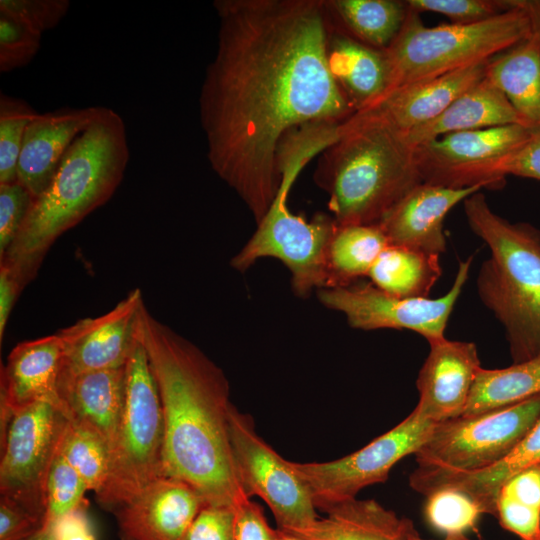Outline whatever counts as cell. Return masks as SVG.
I'll list each match as a JSON object with an SVG mask.
<instances>
[{
  "label": "cell",
  "instance_id": "2",
  "mask_svg": "<svg viewBox=\"0 0 540 540\" xmlns=\"http://www.w3.org/2000/svg\"><path fill=\"white\" fill-rule=\"evenodd\" d=\"M138 336L156 380L164 418L163 474L195 488L207 504L236 508L248 500L234 466L230 386L196 345L154 318L145 305Z\"/></svg>",
  "mask_w": 540,
  "mask_h": 540
},
{
  "label": "cell",
  "instance_id": "10",
  "mask_svg": "<svg viewBox=\"0 0 540 540\" xmlns=\"http://www.w3.org/2000/svg\"><path fill=\"white\" fill-rule=\"evenodd\" d=\"M229 434L236 475L247 498L258 496L271 509L277 528L296 533L318 518L311 492L282 458L256 432L251 416L234 405L229 413Z\"/></svg>",
  "mask_w": 540,
  "mask_h": 540
},
{
  "label": "cell",
  "instance_id": "6",
  "mask_svg": "<svg viewBox=\"0 0 540 540\" xmlns=\"http://www.w3.org/2000/svg\"><path fill=\"white\" fill-rule=\"evenodd\" d=\"M510 3L508 11L469 25L426 26L420 14L408 7L401 31L385 50L390 82L384 96L398 88L487 61L527 38L531 34L529 18L513 0Z\"/></svg>",
  "mask_w": 540,
  "mask_h": 540
},
{
  "label": "cell",
  "instance_id": "44",
  "mask_svg": "<svg viewBox=\"0 0 540 540\" xmlns=\"http://www.w3.org/2000/svg\"><path fill=\"white\" fill-rule=\"evenodd\" d=\"M277 529L267 522L263 508L248 499L235 508L234 540H276Z\"/></svg>",
  "mask_w": 540,
  "mask_h": 540
},
{
  "label": "cell",
  "instance_id": "38",
  "mask_svg": "<svg viewBox=\"0 0 540 540\" xmlns=\"http://www.w3.org/2000/svg\"><path fill=\"white\" fill-rule=\"evenodd\" d=\"M34 198L20 183L0 184V257L18 236Z\"/></svg>",
  "mask_w": 540,
  "mask_h": 540
},
{
  "label": "cell",
  "instance_id": "23",
  "mask_svg": "<svg viewBox=\"0 0 540 540\" xmlns=\"http://www.w3.org/2000/svg\"><path fill=\"white\" fill-rule=\"evenodd\" d=\"M540 465V417L513 448L497 463L472 472L436 473L415 469L409 485L427 496L444 487L461 490L472 497L484 514L495 516V503L500 487L513 475Z\"/></svg>",
  "mask_w": 540,
  "mask_h": 540
},
{
  "label": "cell",
  "instance_id": "13",
  "mask_svg": "<svg viewBox=\"0 0 540 540\" xmlns=\"http://www.w3.org/2000/svg\"><path fill=\"white\" fill-rule=\"evenodd\" d=\"M67 418L36 402L14 413L0 439V494L45 519V484Z\"/></svg>",
  "mask_w": 540,
  "mask_h": 540
},
{
  "label": "cell",
  "instance_id": "32",
  "mask_svg": "<svg viewBox=\"0 0 540 540\" xmlns=\"http://www.w3.org/2000/svg\"><path fill=\"white\" fill-rule=\"evenodd\" d=\"M58 450L79 473L88 490L99 494L103 489L110 464V447L97 433L67 420Z\"/></svg>",
  "mask_w": 540,
  "mask_h": 540
},
{
  "label": "cell",
  "instance_id": "37",
  "mask_svg": "<svg viewBox=\"0 0 540 540\" xmlns=\"http://www.w3.org/2000/svg\"><path fill=\"white\" fill-rule=\"evenodd\" d=\"M417 12L444 15L452 24L469 25L492 19L512 6L510 0H406Z\"/></svg>",
  "mask_w": 540,
  "mask_h": 540
},
{
  "label": "cell",
  "instance_id": "15",
  "mask_svg": "<svg viewBox=\"0 0 540 540\" xmlns=\"http://www.w3.org/2000/svg\"><path fill=\"white\" fill-rule=\"evenodd\" d=\"M143 306L142 292L136 288L107 313L58 331L63 348L60 377L126 366Z\"/></svg>",
  "mask_w": 540,
  "mask_h": 540
},
{
  "label": "cell",
  "instance_id": "49",
  "mask_svg": "<svg viewBox=\"0 0 540 540\" xmlns=\"http://www.w3.org/2000/svg\"><path fill=\"white\" fill-rule=\"evenodd\" d=\"M408 540H427V539L422 538L417 532V530L415 529L409 535ZM443 540H472V539H469L465 535H457V536H446L445 539Z\"/></svg>",
  "mask_w": 540,
  "mask_h": 540
},
{
  "label": "cell",
  "instance_id": "51",
  "mask_svg": "<svg viewBox=\"0 0 540 540\" xmlns=\"http://www.w3.org/2000/svg\"><path fill=\"white\" fill-rule=\"evenodd\" d=\"M31 540H52L51 530L48 526H44L43 529L37 533Z\"/></svg>",
  "mask_w": 540,
  "mask_h": 540
},
{
  "label": "cell",
  "instance_id": "30",
  "mask_svg": "<svg viewBox=\"0 0 540 540\" xmlns=\"http://www.w3.org/2000/svg\"><path fill=\"white\" fill-rule=\"evenodd\" d=\"M388 245L378 224L337 225L328 250L327 288L348 286L367 276Z\"/></svg>",
  "mask_w": 540,
  "mask_h": 540
},
{
  "label": "cell",
  "instance_id": "39",
  "mask_svg": "<svg viewBox=\"0 0 540 540\" xmlns=\"http://www.w3.org/2000/svg\"><path fill=\"white\" fill-rule=\"evenodd\" d=\"M68 0H0V11L43 34L55 28L66 16Z\"/></svg>",
  "mask_w": 540,
  "mask_h": 540
},
{
  "label": "cell",
  "instance_id": "27",
  "mask_svg": "<svg viewBox=\"0 0 540 540\" xmlns=\"http://www.w3.org/2000/svg\"><path fill=\"white\" fill-rule=\"evenodd\" d=\"M485 78L511 103L523 124L540 129V37L531 32L524 40L486 63Z\"/></svg>",
  "mask_w": 540,
  "mask_h": 540
},
{
  "label": "cell",
  "instance_id": "5",
  "mask_svg": "<svg viewBox=\"0 0 540 540\" xmlns=\"http://www.w3.org/2000/svg\"><path fill=\"white\" fill-rule=\"evenodd\" d=\"M467 223L490 249L478 295L505 329L513 363L540 355V231L496 214L480 191L463 201Z\"/></svg>",
  "mask_w": 540,
  "mask_h": 540
},
{
  "label": "cell",
  "instance_id": "17",
  "mask_svg": "<svg viewBox=\"0 0 540 540\" xmlns=\"http://www.w3.org/2000/svg\"><path fill=\"white\" fill-rule=\"evenodd\" d=\"M429 346L416 381L419 401L413 411L438 424L463 414L481 364L472 342L444 337Z\"/></svg>",
  "mask_w": 540,
  "mask_h": 540
},
{
  "label": "cell",
  "instance_id": "29",
  "mask_svg": "<svg viewBox=\"0 0 540 540\" xmlns=\"http://www.w3.org/2000/svg\"><path fill=\"white\" fill-rule=\"evenodd\" d=\"M333 21L352 37L386 50L398 36L408 14L406 1L326 0Z\"/></svg>",
  "mask_w": 540,
  "mask_h": 540
},
{
  "label": "cell",
  "instance_id": "45",
  "mask_svg": "<svg viewBox=\"0 0 540 540\" xmlns=\"http://www.w3.org/2000/svg\"><path fill=\"white\" fill-rule=\"evenodd\" d=\"M497 497L540 512V465L513 475L500 487Z\"/></svg>",
  "mask_w": 540,
  "mask_h": 540
},
{
  "label": "cell",
  "instance_id": "22",
  "mask_svg": "<svg viewBox=\"0 0 540 540\" xmlns=\"http://www.w3.org/2000/svg\"><path fill=\"white\" fill-rule=\"evenodd\" d=\"M58 392L66 418L97 433L110 450L126 399V366L60 377Z\"/></svg>",
  "mask_w": 540,
  "mask_h": 540
},
{
  "label": "cell",
  "instance_id": "8",
  "mask_svg": "<svg viewBox=\"0 0 540 540\" xmlns=\"http://www.w3.org/2000/svg\"><path fill=\"white\" fill-rule=\"evenodd\" d=\"M292 185L288 181L280 183L256 231L230 264L244 272L261 258L278 259L291 274L294 294L306 298L328 286V250L337 224L326 214H316L311 220L294 214L288 206Z\"/></svg>",
  "mask_w": 540,
  "mask_h": 540
},
{
  "label": "cell",
  "instance_id": "4",
  "mask_svg": "<svg viewBox=\"0 0 540 540\" xmlns=\"http://www.w3.org/2000/svg\"><path fill=\"white\" fill-rule=\"evenodd\" d=\"M314 180L339 226L377 224L422 182L407 134L366 111L339 125L337 139L320 153Z\"/></svg>",
  "mask_w": 540,
  "mask_h": 540
},
{
  "label": "cell",
  "instance_id": "35",
  "mask_svg": "<svg viewBox=\"0 0 540 540\" xmlns=\"http://www.w3.org/2000/svg\"><path fill=\"white\" fill-rule=\"evenodd\" d=\"M88 488L79 473L57 449L45 484V525H51L87 503Z\"/></svg>",
  "mask_w": 540,
  "mask_h": 540
},
{
  "label": "cell",
  "instance_id": "26",
  "mask_svg": "<svg viewBox=\"0 0 540 540\" xmlns=\"http://www.w3.org/2000/svg\"><path fill=\"white\" fill-rule=\"evenodd\" d=\"M513 124L525 126L506 96L484 78L437 118L413 129L407 137L413 146H418L450 133Z\"/></svg>",
  "mask_w": 540,
  "mask_h": 540
},
{
  "label": "cell",
  "instance_id": "18",
  "mask_svg": "<svg viewBox=\"0 0 540 540\" xmlns=\"http://www.w3.org/2000/svg\"><path fill=\"white\" fill-rule=\"evenodd\" d=\"M205 504L188 483L162 476L112 512L120 540H180Z\"/></svg>",
  "mask_w": 540,
  "mask_h": 540
},
{
  "label": "cell",
  "instance_id": "42",
  "mask_svg": "<svg viewBox=\"0 0 540 540\" xmlns=\"http://www.w3.org/2000/svg\"><path fill=\"white\" fill-rule=\"evenodd\" d=\"M44 517L0 496V540H31L44 527Z\"/></svg>",
  "mask_w": 540,
  "mask_h": 540
},
{
  "label": "cell",
  "instance_id": "46",
  "mask_svg": "<svg viewBox=\"0 0 540 540\" xmlns=\"http://www.w3.org/2000/svg\"><path fill=\"white\" fill-rule=\"evenodd\" d=\"M48 526L52 540H98L93 523L87 513V503L79 506Z\"/></svg>",
  "mask_w": 540,
  "mask_h": 540
},
{
  "label": "cell",
  "instance_id": "36",
  "mask_svg": "<svg viewBox=\"0 0 540 540\" xmlns=\"http://www.w3.org/2000/svg\"><path fill=\"white\" fill-rule=\"evenodd\" d=\"M42 34L23 21L0 11V71L28 65L39 51Z\"/></svg>",
  "mask_w": 540,
  "mask_h": 540
},
{
  "label": "cell",
  "instance_id": "31",
  "mask_svg": "<svg viewBox=\"0 0 540 540\" xmlns=\"http://www.w3.org/2000/svg\"><path fill=\"white\" fill-rule=\"evenodd\" d=\"M537 395H540V355L502 369L481 367L462 415L487 412Z\"/></svg>",
  "mask_w": 540,
  "mask_h": 540
},
{
  "label": "cell",
  "instance_id": "1",
  "mask_svg": "<svg viewBox=\"0 0 540 540\" xmlns=\"http://www.w3.org/2000/svg\"><path fill=\"white\" fill-rule=\"evenodd\" d=\"M217 48L199 97L207 158L258 223L276 198L283 142L354 109L329 66L326 0H216Z\"/></svg>",
  "mask_w": 540,
  "mask_h": 540
},
{
  "label": "cell",
  "instance_id": "24",
  "mask_svg": "<svg viewBox=\"0 0 540 540\" xmlns=\"http://www.w3.org/2000/svg\"><path fill=\"white\" fill-rule=\"evenodd\" d=\"M330 19L327 44L330 70L356 113L374 105L387 92L388 58L385 50L362 43L340 28L331 16Z\"/></svg>",
  "mask_w": 540,
  "mask_h": 540
},
{
  "label": "cell",
  "instance_id": "43",
  "mask_svg": "<svg viewBox=\"0 0 540 540\" xmlns=\"http://www.w3.org/2000/svg\"><path fill=\"white\" fill-rule=\"evenodd\" d=\"M495 517L505 530L521 540H540V512L497 497Z\"/></svg>",
  "mask_w": 540,
  "mask_h": 540
},
{
  "label": "cell",
  "instance_id": "41",
  "mask_svg": "<svg viewBox=\"0 0 540 540\" xmlns=\"http://www.w3.org/2000/svg\"><path fill=\"white\" fill-rule=\"evenodd\" d=\"M235 508L205 504L180 540H234Z\"/></svg>",
  "mask_w": 540,
  "mask_h": 540
},
{
  "label": "cell",
  "instance_id": "11",
  "mask_svg": "<svg viewBox=\"0 0 540 540\" xmlns=\"http://www.w3.org/2000/svg\"><path fill=\"white\" fill-rule=\"evenodd\" d=\"M435 425L412 411L394 428L354 453L328 462H291V466L308 486L315 507L323 511L356 498L365 487L385 482L393 466L415 454Z\"/></svg>",
  "mask_w": 540,
  "mask_h": 540
},
{
  "label": "cell",
  "instance_id": "40",
  "mask_svg": "<svg viewBox=\"0 0 540 540\" xmlns=\"http://www.w3.org/2000/svg\"><path fill=\"white\" fill-rule=\"evenodd\" d=\"M507 175L540 180V129L532 130L521 146L491 165L486 179L497 185Z\"/></svg>",
  "mask_w": 540,
  "mask_h": 540
},
{
  "label": "cell",
  "instance_id": "50",
  "mask_svg": "<svg viewBox=\"0 0 540 540\" xmlns=\"http://www.w3.org/2000/svg\"><path fill=\"white\" fill-rule=\"evenodd\" d=\"M276 529H277L276 540H307V539L302 538L300 536H297L295 534L280 530L278 528H276Z\"/></svg>",
  "mask_w": 540,
  "mask_h": 540
},
{
  "label": "cell",
  "instance_id": "47",
  "mask_svg": "<svg viewBox=\"0 0 540 540\" xmlns=\"http://www.w3.org/2000/svg\"><path fill=\"white\" fill-rule=\"evenodd\" d=\"M23 287L14 273L0 264V342H2L7 322L14 304Z\"/></svg>",
  "mask_w": 540,
  "mask_h": 540
},
{
  "label": "cell",
  "instance_id": "33",
  "mask_svg": "<svg viewBox=\"0 0 540 540\" xmlns=\"http://www.w3.org/2000/svg\"><path fill=\"white\" fill-rule=\"evenodd\" d=\"M426 497V522L432 529L446 536L465 535L468 531L476 530L484 514L472 497L455 488H439Z\"/></svg>",
  "mask_w": 540,
  "mask_h": 540
},
{
  "label": "cell",
  "instance_id": "34",
  "mask_svg": "<svg viewBox=\"0 0 540 540\" xmlns=\"http://www.w3.org/2000/svg\"><path fill=\"white\" fill-rule=\"evenodd\" d=\"M37 115L27 101L0 94V184L18 181L17 165L24 134Z\"/></svg>",
  "mask_w": 540,
  "mask_h": 540
},
{
  "label": "cell",
  "instance_id": "3",
  "mask_svg": "<svg viewBox=\"0 0 540 540\" xmlns=\"http://www.w3.org/2000/svg\"><path fill=\"white\" fill-rule=\"evenodd\" d=\"M129 157L123 118L101 106L67 150L50 185L33 200L18 236L0 257L23 288L36 277L54 242L113 196Z\"/></svg>",
  "mask_w": 540,
  "mask_h": 540
},
{
  "label": "cell",
  "instance_id": "20",
  "mask_svg": "<svg viewBox=\"0 0 540 540\" xmlns=\"http://www.w3.org/2000/svg\"><path fill=\"white\" fill-rule=\"evenodd\" d=\"M100 107L59 108L38 113L30 122L21 146L17 176L34 199L50 185L67 150L94 121Z\"/></svg>",
  "mask_w": 540,
  "mask_h": 540
},
{
  "label": "cell",
  "instance_id": "28",
  "mask_svg": "<svg viewBox=\"0 0 540 540\" xmlns=\"http://www.w3.org/2000/svg\"><path fill=\"white\" fill-rule=\"evenodd\" d=\"M442 274L440 255L388 245L367 277L381 291L402 298H426Z\"/></svg>",
  "mask_w": 540,
  "mask_h": 540
},
{
  "label": "cell",
  "instance_id": "16",
  "mask_svg": "<svg viewBox=\"0 0 540 540\" xmlns=\"http://www.w3.org/2000/svg\"><path fill=\"white\" fill-rule=\"evenodd\" d=\"M63 348L53 334L17 344L0 376V438L15 412L36 402H46L65 415L58 392Z\"/></svg>",
  "mask_w": 540,
  "mask_h": 540
},
{
  "label": "cell",
  "instance_id": "12",
  "mask_svg": "<svg viewBox=\"0 0 540 540\" xmlns=\"http://www.w3.org/2000/svg\"><path fill=\"white\" fill-rule=\"evenodd\" d=\"M473 257L459 262L451 288L441 297L402 298L385 293L371 282L324 288L317 296L325 307L342 313L360 330L407 329L429 342L444 338L449 317L468 279Z\"/></svg>",
  "mask_w": 540,
  "mask_h": 540
},
{
  "label": "cell",
  "instance_id": "9",
  "mask_svg": "<svg viewBox=\"0 0 540 540\" xmlns=\"http://www.w3.org/2000/svg\"><path fill=\"white\" fill-rule=\"evenodd\" d=\"M540 417V395L487 412L438 423L414 454L417 469L472 472L489 467L520 442Z\"/></svg>",
  "mask_w": 540,
  "mask_h": 540
},
{
  "label": "cell",
  "instance_id": "25",
  "mask_svg": "<svg viewBox=\"0 0 540 540\" xmlns=\"http://www.w3.org/2000/svg\"><path fill=\"white\" fill-rule=\"evenodd\" d=\"M295 534L307 540H408L416 528L409 518L398 517L373 499L357 498L332 505Z\"/></svg>",
  "mask_w": 540,
  "mask_h": 540
},
{
  "label": "cell",
  "instance_id": "14",
  "mask_svg": "<svg viewBox=\"0 0 540 540\" xmlns=\"http://www.w3.org/2000/svg\"><path fill=\"white\" fill-rule=\"evenodd\" d=\"M532 129L519 124L460 131L415 146L421 181L449 188L496 186L488 168L521 146Z\"/></svg>",
  "mask_w": 540,
  "mask_h": 540
},
{
  "label": "cell",
  "instance_id": "7",
  "mask_svg": "<svg viewBox=\"0 0 540 540\" xmlns=\"http://www.w3.org/2000/svg\"><path fill=\"white\" fill-rule=\"evenodd\" d=\"M164 418L160 394L138 336L126 364V399L110 450L109 473L97 501L113 511L164 476Z\"/></svg>",
  "mask_w": 540,
  "mask_h": 540
},
{
  "label": "cell",
  "instance_id": "19",
  "mask_svg": "<svg viewBox=\"0 0 540 540\" xmlns=\"http://www.w3.org/2000/svg\"><path fill=\"white\" fill-rule=\"evenodd\" d=\"M486 188H449L421 182L403 196L377 223L389 245L440 255L446 251L443 222L449 211Z\"/></svg>",
  "mask_w": 540,
  "mask_h": 540
},
{
  "label": "cell",
  "instance_id": "48",
  "mask_svg": "<svg viewBox=\"0 0 540 540\" xmlns=\"http://www.w3.org/2000/svg\"><path fill=\"white\" fill-rule=\"evenodd\" d=\"M527 14L531 32L540 37V0H513Z\"/></svg>",
  "mask_w": 540,
  "mask_h": 540
},
{
  "label": "cell",
  "instance_id": "21",
  "mask_svg": "<svg viewBox=\"0 0 540 540\" xmlns=\"http://www.w3.org/2000/svg\"><path fill=\"white\" fill-rule=\"evenodd\" d=\"M487 61L398 88L361 111L408 134L437 118L462 93L484 79Z\"/></svg>",
  "mask_w": 540,
  "mask_h": 540
}]
</instances>
